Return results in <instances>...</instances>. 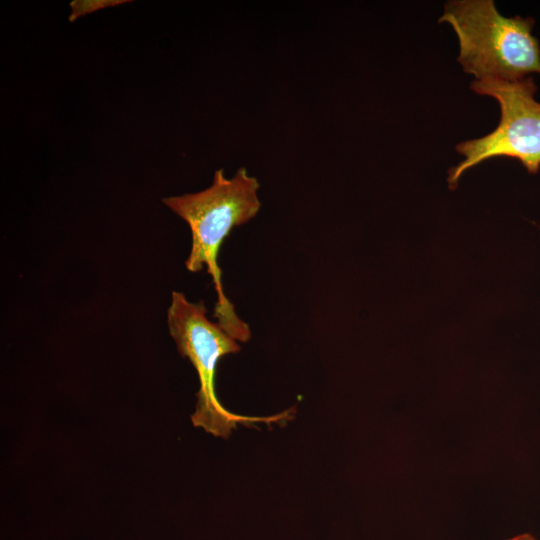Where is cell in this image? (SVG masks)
<instances>
[{"instance_id":"1","label":"cell","mask_w":540,"mask_h":540,"mask_svg":"<svg viewBox=\"0 0 540 540\" xmlns=\"http://www.w3.org/2000/svg\"><path fill=\"white\" fill-rule=\"evenodd\" d=\"M259 186L258 180L245 168H240L231 179H227L220 169L215 172L208 188L163 199V203L190 227L192 245L186 268L190 272H199L204 266L207 268L217 293L214 315L219 326L239 342H247L251 331L224 293L218 254L231 230L247 223L258 213L261 207L257 196Z\"/></svg>"},{"instance_id":"2","label":"cell","mask_w":540,"mask_h":540,"mask_svg":"<svg viewBox=\"0 0 540 540\" xmlns=\"http://www.w3.org/2000/svg\"><path fill=\"white\" fill-rule=\"evenodd\" d=\"M439 22L455 31L460 48L457 60L476 80L517 81L540 74L534 19L505 17L493 0H454L444 5Z\"/></svg>"},{"instance_id":"3","label":"cell","mask_w":540,"mask_h":540,"mask_svg":"<svg viewBox=\"0 0 540 540\" xmlns=\"http://www.w3.org/2000/svg\"><path fill=\"white\" fill-rule=\"evenodd\" d=\"M203 302L193 303L181 292H172L167 312L171 337L182 357L190 360L199 378L196 409L191 420L194 426L222 438H228L238 424L284 422L291 410L269 417L243 416L230 412L219 401L215 390L216 367L219 360L240 351L237 341L218 323L211 322Z\"/></svg>"},{"instance_id":"4","label":"cell","mask_w":540,"mask_h":540,"mask_svg":"<svg viewBox=\"0 0 540 540\" xmlns=\"http://www.w3.org/2000/svg\"><path fill=\"white\" fill-rule=\"evenodd\" d=\"M470 88L479 95L494 98L500 106V121L487 135L456 146L464 159L449 170L448 184L456 188L468 169L496 157L515 158L529 173L540 168V102L537 86L528 76L517 81L474 80Z\"/></svg>"},{"instance_id":"5","label":"cell","mask_w":540,"mask_h":540,"mask_svg":"<svg viewBox=\"0 0 540 540\" xmlns=\"http://www.w3.org/2000/svg\"><path fill=\"white\" fill-rule=\"evenodd\" d=\"M508 540H537L534 536H532L531 534H528V533H525V534H521V535H517L513 538H510Z\"/></svg>"}]
</instances>
